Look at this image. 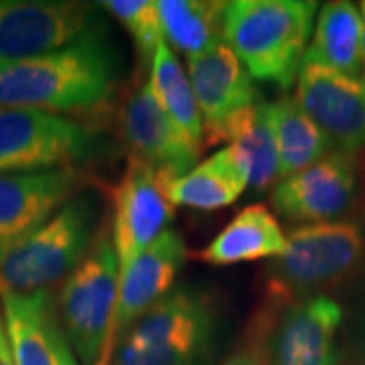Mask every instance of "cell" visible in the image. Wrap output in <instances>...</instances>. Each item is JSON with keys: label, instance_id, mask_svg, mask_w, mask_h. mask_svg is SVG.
<instances>
[{"label": "cell", "instance_id": "obj_16", "mask_svg": "<svg viewBox=\"0 0 365 365\" xmlns=\"http://www.w3.org/2000/svg\"><path fill=\"white\" fill-rule=\"evenodd\" d=\"M187 76L203 118L205 144L223 143L227 126L260 100L254 79L225 41L205 55L189 59Z\"/></svg>", "mask_w": 365, "mask_h": 365}, {"label": "cell", "instance_id": "obj_19", "mask_svg": "<svg viewBox=\"0 0 365 365\" xmlns=\"http://www.w3.org/2000/svg\"><path fill=\"white\" fill-rule=\"evenodd\" d=\"M287 248V234L278 220L264 205L242 209L215 235L197 258L211 266H234L240 262L276 258Z\"/></svg>", "mask_w": 365, "mask_h": 365}, {"label": "cell", "instance_id": "obj_13", "mask_svg": "<svg viewBox=\"0 0 365 365\" xmlns=\"http://www.w3.org/2000/svg\"><path fill=\"white\" fill-rule=\"evenodd\" d=\"M83 177L78 169L0 175V256L78 195Z\"/></svg>", "mask_w": 365, "mask_h": 365}, {"label": "cell", "instance_id": "obj_8", "mask_svg": "<svg viewBox=\"0 0 365 365\" xmlns=\"http://www.w3.org/2000/svg\"><path fill=\"white\" fill-rule=\"evenodd\" d=\"M100 13L78 0H0V63L66 49L106 26Z\"/></svg>", "mask_w": 365, "mask_h": 365}, {"label": "cell", "instance_id": "obj_15", "mask_svg": "<svg viewBox=\"0 0 365 365\" xmlns=\"http://www.w3.org/2000/svg\"><path fill=\"white\" fill-rule=\"evenodd\" d=\"M294 98L339 150H365V78L302 66Z\"/></svg>", "mask_w": 365, "mask_h": 365}, {"label": "cell", "instance_id": "obj_24", "mask_svg": "<svg viewBox=\"0 0 365 365\" xmlns=\"http://www.w3.org/2000/svg\"><path fill=\"white\" fill-rule=\"evenodd\" d=\"M148 83L163 110L201 153L205 146V130H203V118L199 112L195 91L187 71L182 69L179 59L175 57L173 49L165 41L158 45L150 61Z\"/></svg>", "mask_w": 365, "mask_h": 365}, {"label": "cell", "instance_id": "obj_14", "mask_svg": "<svg viewBox=\"0 0 365 365\" xmlns=\"http://www.w3.org/2000/svg\"><path fill=\"white\" fill-rule=\"evenodd\" d=\"M14 365H81L59 321L53 290H0Z\"/></svg>", "mask_w": 365, "mask_h": 365}, {"label": "cell", "instance_id": "obj_11", "mask_svg": "<svg viewBox=\"0 0 365 365\" xmlns=\"http://www.w3.org/2000/svg\"><path fill=\"white\" fill-rule=\"evenodd\" d=\"M272 313L270 365H343V309L337 300L319 294L272 309Z\"/></svg>", "mask_w": 365, "mask_h": 365}, {"label": "cell", "instance_id": "obj_28", "mask_svg": "<svg viewBox=\"0 0 365 365\" xmlns=\"http://www.w3.org/2000/svg\"><path fill=\"white\" fill-rule=\"evenodd\" d=\"M0 365H14L6 329H4V319H2V307H0Z\"/></svg>", "mask_w": 365, "mask_h": 365}, {"label": "cell", "instance_id": "obj_26", "mask_svg": "<svg viewBox=\"0 0 365 365\" xmlns=\"http://www.w3.org/2000/svg\"><path fill=\"white\" fill-rule=\"evenodd\" d=\"M272 309L264 304L254 317L246 339L242 341L234 351L227 353L225 359H222L217 365H270L268 339H270V329H272Z\"/></svg>", "mask_w": 365, "mask_h": 365}, {"label": "cell", "instance_id": "obj_23", "mask_svg": "<svg viewBox=\"0 0 365 365\" xmlns=\"http://www.w3.org/2000/svg\"><path fill=\"white\" fill-rule=\"evenodd\" d=\"M272 126L280 158V175L288 177L313 167L339 150L294 96H282L272 104Z\"/></svg>", "mask_w": 365, "mask_h": 365}, {"label": "cell", "instance_id": "obj_9", "mask_svg": "<svg viewBox=\"0 0 365 365\" xmlns=\"http://www.w3.org/2000/svg\"><path fill=\"white\" fill-rule=\"evenodd\" d=\"M359 153L333 150L313 167L282 177L272 187V209L287 222L313 223L341 222L357 203L361 187Z\"/></svg>", "mask_w": 365, "mask_h": 365}, {"label": "cell", "instance_id": "obj_2", "mask_svg": "<svg viewBox=\"0 0 365 365\" xmlns=\"http://www.w3.org/2000/svg\"><path fill=\"white\" fill-rule=\"evenodd\" d=\"M313 0H234L227 4L223 41L252 79L290 90L313 37Z\"/></svg>", "mask_w": 365, "mask_h": 365}, {"label": "cell", "instance_id": "obj_1", "mask_svg": "<svg viewBox=\"0 0 365 365\" xmlns=\"http://www.w3.org/2000/svg\"><path fill=\"white\" fill-rule=\"evenodd\" d=\"M120 76V53L102 26L66 49L0 63V108L61 116L98 110L114 96Z\"/></svg>", "mask_w": 365, "mask_h": 365}, {"label": "cell", "instance_id": "obj_7", "mask_svg": "<svg viewBox=\"0 0 365 365\" xmlns=\"http://www.w3.org/2000/svg\"><path fill=\"white\" fill-rule=\"evenodd\" d=\"M100 136L73 118L0 108V175L76 169L100 153Z\"/></svg>", "mask_w": 365, "mask_h": 365}, {"label": "cell", "instance_id": "obj_29", "mask_svg": "<svg viewBox=\"0 0 365 365\" xmlns=\"http://www.w3.org/2000/svg\"><path fill=\"white\" fill-rule=\"evenodd\" d=\"M361 19H364V41H361V59H364V78H365V2L361 4Z\"/></svg>", "mask_w": 365, "mask_h": 365}, {"label": "cell", "instance_id": "obj_6", "mask_svg": "<svg viewBox=\"0 0 365 365\" xmlns=\"http://www.w3.org/2000/svg\"><path fill=\"white\" fill-rule=\"evenodd\" d=\"M120 264L108 230L67 276L55 304L67 339L81 365H110V339L116 314Z\"/></svg>", "mask_w": 365, "mask_h": 365}, {"label": "cell", "instance_id": "obj_10", "mask_svg": "<svg viewBox=\"0 0 365 365\" xmlns=\"http://www.w3.org/2000/svg\"><path fill=\"white\" fill-rule=\"evenodd\" d=\"M173 205L163 179L140 158H128L126 170L112 189L110 237L116 250L120 274L126 272L144 250L169 230Z\"/></svg>", "mask_w": 365, "mask_h": 365}, {"label": "cell", "instance_id": "obj_21", "mask_svg": "<svg viewBox=\"0 0 365 365\" xmlns=\"http://www.w3.org/2000/svg\"><path fill=\"white\" fill-rule=\"evenodd\" d=\"M227 146L248 175V187L262 193L282 179L272 126V104L258 100L227 126Z\"/></svg>", "mask_w": 365, "mask_h": 365}, {"label": "cell", "instance_id": "obj_4", "mask_svg": "<svg viewBox=\"0 0 365 365\" xmlns=\"http://www.w3.org/2000/svg\"><path fill=\"white\" fill-rule=\"evenodd\" d=\"M217 309L201 288H173L118 341L110 365H207Z\"/></svg>", "mask_w": 365, "mask_h": 365}, {"label": "cell", "instance_id": "obj_27", "mask_svg": "<svg viewBox=\"0 0 365 365\" xmlns=\"http://www.w3.org/2000/svg\"><path fill=\"white\" fill-rule=\"evenodd\" d=\"M343 365H365V309L359 317L357 329L353 331L347 353L343 355Z\"/></svg>", "mask_w": 365, "mask_h": 365}, {"label": "cell", "instance_id": "obj_18", "mask_svg": "<svg viewBox=\"0 0 365 365\" xmlns=\"http://www.w3.org/2000/svg\"><path fill=\"white\" fill-rule=\"evenodd\" d=\"M364 19L353 2H327L314 21L302 66H317L347 78H364Z\"/></svg>", "mask_w": 365, "mask_h": 365}, {"label": "cell", "instance_id": "obj_25", "mask_svg": "<svg viewBox=\"0 0 365 365\" xmlns=\"http://www.w3.org/2000/svg\"><path fill=\"white\" fill-rule=\"evenodd\" d=\"M100 6L130 33L140 61H153L157 47L165 41L157 2L150 0H106Z\"/></svg>", "mask_w": 365, "mask_h": 365}, {"label": "cell", "instance_id": "obj_17", "mask_svg": "<svg viewBox=\"0 0 365 365\" xmlns=\"http://www.w3.org/2000/svg\"><path fill=\"white\" fill-rule=\"evenodd\" d=\"M187 258L185 240L179 232L167 230L157 242L120 274L116 314L112 325L110 353L114 355L118 341L150 307L167 297Z\"/></svg>", "mask_w": 365, "mask_h": 365}, {"label": "cell", "instance_id": "obj_20", "mask_svg": "<svg viewBox=\"0 0 365 365\" xmlns=\"http://www.w3.org/2000/svg\"><path fill=\"white\" fill-rule=\"evenodd\" d=\"M170 205L215 211L235 203L248 189V175L230 146L197 163L189 173L163 181Z\"/></svg>", "mask_w": 365, "mask_h": 365}, {"label": "cell", "instance_id": "obj_5", "mask_svg": "<svg viewBox=\"0 0 365 365\" xmlns=\"http://www.w3.org/2000/svg\"><path fill=\"white\" fill-rule=\"evenodd\" d=\"M102 203L81 189L25 240L0 256V290H51L90 254L100 235Z\"/></svg>", "mask_w": 365, "mask_h": 365}, {"label": "cell", "instance_id": "obj_3", "mask_svg": "<svg viewBox=\"0 0 365 365\" xmlns=\"http://www.w3.org/2000/svg\"><path fill=\"white\" fill-rule=\"evenodd\" d=\"M365 262V230L355 222L299 225L287 248L266 266L264 304L282 309L294 300L325 294L349 280Z\"/></svg>", "mask_w": 365, "mask_h": 365}, {"label": "cell", "instance_id": "obj_12", "mask_svg": "<svg viewBox=\"0 0 365 365\" xmlns=\"http://www.w3.org/2000/svg\"><path fill=\"white\" fill-rule=\"evenodd\" d=\"M118 126L130 157L150 165L163 181L189 173L201 155L158 104L148 81L132 90L120 106Z\"/></svg>", "mask_w": 365, "mask_h": 365}, {"label": "cell", "instance_id": "obj_22", "mask_svg": "<svg viewBox=\"0 0 365 365\" xmlns=\"http://www.w3.org/2000/svg\"><path fill=\"white\" fill-rule=\"evenodd\" d=\"M227 4L222 0H158L163 37L187 61L223 43Z\"/></svg>", "mask_w": 365, "mask_h": 365}]
</instances>
